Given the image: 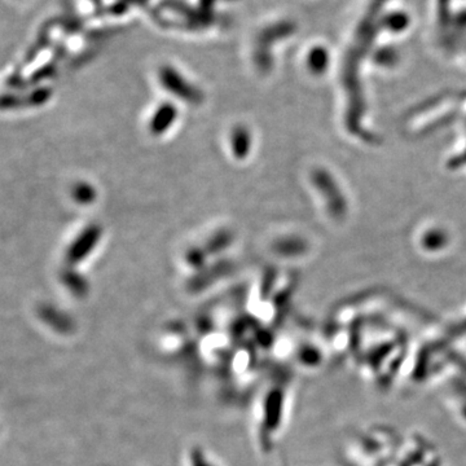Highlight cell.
<instances>
[{
  "label": "cell",
  "instance_id": "4",
  "mask_svg": "<svg viewBox=\"0 0 466 466\" xmlns=\"http://www.w3.org/2000/svg\"><path fill=\"white\" fill-rule=\"evenodd\" d=\"M231 149L233 157L237 159H245L253 147V138L250 130L245 126H236L231 131Z\"/></svg>",
  "mask_w": 466,
  "mask_h": 466
},
{
  "label": "cell",
  "instance_id": "3",
  "mask_svg": "<svg viewBox=\"0 0 466 466\" xmlns=\"http://www.w3.org/2000/svg\"><path fill=\"white\" fill-rule=\"evenodd\" d=\"M101 237V230L97 225H91L85 230V232L78 237V240L75 241L74 246L72 245V250H70V261L72 262H81L82 258H85L87 255L90 254L96 247V245L99 244Z\"/></svg>",
  "mask_w": 466,
  "mask_h": 466
},
{
  "label": "cell",
  "instance_id": "1",
  "mask_svg": "<svg viewBox=\"0 0 466 466\" xmlns=\"http://www.w3.org/2000/svg\"><path fill=\"white\" fill-rule=\"evenodd\" d=\"M161 82L163 88L171 92V95L176 96L178 99L190 103L191 105H199L203 100L200 88L191 85L175 70L165 68L161 72Z\"/></svg>",
  "mask_w": 466,
  "mask_h": 466
},
{
  "label": "cell",
  "instance_id": "5",
  "mask_svg": "<svg viewBox=\"0 0 466 466\" xmlns=\"http://www.w3.org/2000/svg\"><path fill=\"white\" fill-rule=\"evenodd\" d=\"M77 199L82 203H90V202L94 201L96 197L95 188H92V185L90 184H85V183H82L77 187Z\"/></svg>",
  "mask_w": 466,
  "mask_h": 466
},
{
  "label": "cell",
  "instance_id": "2",
  "mask_svg": "<svg viewBox=\"0 0 466 466\" xmlns=\"http://www.w3.org/2000/svg\"><path fill=\"white\" fill-rule=\"evenodd\" d=\"M176 119H178L176 106L170 103H162L154 110L153 116H150L149 130L154 136H161L174 126Z\"/></svg>",
  "mask_w": 466,
  "mask_h": 466
}]
</instances>
